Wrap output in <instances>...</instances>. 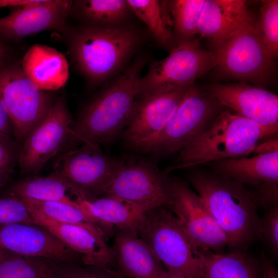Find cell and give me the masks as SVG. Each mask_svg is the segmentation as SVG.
Instances as JSON below:
<instances>
[{
  "mask_svg": "<svg viewBox=\"0 0 278 278\" xmlns=\"http://www.w3.org/2000/svg\"><path fill=\"white\" fill-rule=\"evenodd\" d=\"M118 162L104 153L99 145L84 143L61 155L51 174L65 182L76 199H90L101 195Z\"/></svg>",
  "mask_w": 278,
  "mask_h": 278,
  "instance_id": "8fae6325",
  "label": "cell"
},
{
  "mask_svg": "<svg viewBox=\"0 0 278 278\" xmlns=\"http://www.w3.org/2000/svg\"><path fill=\"white\" fill-rule=\"evenodd\" d=\"M12 172L0 171V190L9 181Z\"/></svg>",
  "mask_w": 278,
  "mask_h": 278,
  "instance_id": "60d3db41",
  "label": "cell"
},
{
  "mask_svg": "<svg viewBox=\"0 0 278 278\" xmlns=\"http://www.w3.org/2000/svg\"><path fill=\"white\" fill-rule=\"evenodd\" d=\"M269 254L276 257L278 254V207L268 208L259 223L257 232Z\"/></svg>",
  "mask_w": 278,
  "mask_h": 278,
  "instance_id": "836d02e7",
  "label": "cell"
},
{
  "mask_svg": "<svg viewBox=\"0 0 278 278\" xmlns=\"http://www.w3.org/2000/svg\"><path fill=\"white\" fill-rule=\"evenodd\" d=\"M205 2V0H176L170 2L175 29L183 41L190 40L198 33V23Z\"/></svg>",
  "mask_w": 278,
  "mask_h": 278,
  "instance_id": "f546056e",
  "label": "cell"
},
{
  "mask_svg": "<svg viewBox=\"0 0 278 278\" xmlns=\"http://www.w3.org/2000/svg\"><path fill=\"white\" fill-rule=\"evenodd\" d=\"M21 65L26 76L41 91L59 89L68 78V64L65 57L45 45L31 46L24 55Z\"/></svg>",
  "mask_w": 278,
  "mask_h": 278,
  "instance_id": "7402d4cb",
  "label": "cell"
},
{
  "mask_svg": "<svg viewBox=\"0 0 278 278\" xmlns=\"http://www.w3.org/2000/svg\"><path fill=\"white\" fill-rule=\"evenodd\" d=\"M0 248L27 256L82 263V256L44 228L14 223L0 225Z\"/></svg>",
  "mask_w": 278,
  "mask_h": 278,
  "instance_id": "2e32d148",
  "label": "cell"
},
{
  "mask_svg": "<svg viewBox=\"0 0 278 278\" xmlns=\"http://www.w3.org/2000/svg\"><path fill=\"white\" fill-rule=\"evenodd\" d=\"M277 132L278 127L263 126L224 110L207 130L178 153L177 163L165 173L249 154L260 141L275 137Z\"/></svg>",
  "mask_w": 278,
  "mask_h": 278,
  "instance_id": "7a4b0ae2",
  "label": "cell"
},
{
  "mask_svg": "<svg viewBox=\"0 0 278 278\" xmlns=\"http://www.w3.org/2000/svg\"><path fill=\"white\" fill-rule=\"evenodd\" d=\"M215 46V67L222 74L257 85L267 84L271 80L273 59L262 41L254 19Z\"/></svg>",
  "mask_w": 278,
  "mask_h": 278,
  "instance_id": "52a82bcc",
  "label": "cell"
},
{
  "mask_svg": "<svg viewBox=\"0 0 278 278\" xmlns=\"http://www.w3.org/2000/svg\"><path fill=\"white\" fill-rule=\"evenodd\" d=\"M135 232L168 271L201 278L199 251L166 207L144 212Z\"/></svg>",
  "mask_w": 278,
  "mask_h": 278,
  "instance_id": "277c9868",
  "label": "cell"
},
{
  "mask_svg": "<svg viewBox=\"0 0 278 278\" xmlns=\"http://www.w3.org/2000/svg\"><path fill=\"white\" fill-rule=\"evenodd\" d=\"M12 123L4 101L0 98V134L9 136V129Z\"/></svg>",
  "mask_w": 278,
  "mask_h": 278,
  "instance_id": "8d00e7d4",
  "label": "cell"
},
{
  "mask_svg": "<svg viewBox=\"0 0 278 278\" xmlns=\"http://www.w3.org/2000/svg\"><path fill=\"white\" fill-rule=\"evenodd\" d=\"M64 97L54 103L43 120L24 140L18 162L22 173H37L61 149L72 128Z\"/></svg>",
  "mask_w": 278,
  "mask_h": 278,
  "instance_id": "5bb4252c",
  "label": "cell"
},
{
  "mask_svg": "<svg viewBox=\"0 0 278 278\" xmlns=\"http://www.w3.org/2000/svg\"><path fill=\"white\" fill-rule=\"evenodd\" d=\"M5 251V250H4L3 249H2L1 248H0V252H3V251Z\"/></svg>",
  "mask_w": 278,
  "mask_h": 278,
  "instance_id": "f6af8a7d",
  "label": "cell"
},
{
  "mask_svg": "<svg viewBox=\"0 0 278 278\" xmlns=\"http://www.w3.org/2000/svg\"><path fill=\"white\" fill-rule=\"evenodd\" d=\"M50 267V266H49ZM43 278H62L55 272H54L50 267Z\"/></svg>",
  "mask_w": 278,
  "mask_h": 278,
  "instance_id": "7bdbcfd3",
  "label": "cell"
},
{
  "mask_svg": "<svg viewBox=\"0 0 278 278\" xmlns=\"http://www.w3.org/2000/svg\"><path fill=\"white\" fill-rule=\"evenodd\" d=\"M75 201L78 207L94 219L108 237L113 235L114 227L135 231L146 211L136 204L109 195Z\"/></svg>",
  "mask_w": 278,
  "mask_h": 278,
  "instance_id": "603a6c76",
  "label": "cell"
},
{
  "mask_svg": "<svg viewBox=\"0 0 278 278\" xmlns=\"http://www.w3.org/2000/svg\"><path fill=\"white\" fill-rule=\"evenodd\" d=\"M215 66L213 53L203 49L198 40L182 41L167 57L151 64L146 75L141 78L138 97L192 85L197 78Z\"/></svg>",
  "mask_w": 278,
  "mask_h": 278,
  "instance_id": "30bf717a",
  "label": "cell"
},
{
  "mask_svg": "<svg viewBox=\"0 0 278 278\" xmlns=\"http://www.w3.org/2000/svg\"><path fill=\"white\" fill-rule=\"evenodd\" d=\"M101 195L118 198L145 211L168 207L171 202L170 179L147 161L118 160Z\"/></svg>",
  "mask_w": 278,
  "mask_h": 278,
  "instance_id": "ba28073f",
  "label": "cell"
},
{
  "mask_svg": "<svg viewBox=\"0 0 278 278\" xmlns=\"http://www.w3.org/2000/svg\"><path fill=\"white\" fill-rule=\"evenodd\" d=\"M168 208L199 251L221 253L228 239L208 211L203 199L182 180L170 178Z\"/></svg>",
  "mask_w": 278,
  "mask_h": 278,
  "instance_id": "7c38bea8",
  "label": "cell"
},
{
  "mask_svg": "<svg viewBox=\"0 0 278 278\" xmlns=\"http://www.w3.org/2000/svg\"><path fill=\"white\" fill-rule=\"evenodd\" d=\"M130 7L148 27L155 40L163 46L173 43L172 35L164 20L161 6L155 0H128Z\"/></svg>",
  "mask_w": 278,
  "mask_h": 278,
  "instance_id": "f1b7e54d",
  "label": "cell"
},
{
  "mask_svg": "<svg viewBox=\"0 0 278 278\" xmlns=\"http://www.w3.org/2000/svg\"><path fill=\"white\" fill-rule=\"evenodd\" d=\"M275 151H278V139L277 138H270L263 143L258 144L253 151L256 154Z\"/></svg>",
  "mask_w": 278,
  "mask_h": 278,
  "instance_id": "74e56055",
  "label": "cell"
},
{
  "mask_svg": "<svg viewBox=\"0 0 278 278\" xmlns=\"http://www.w3.org/2000/svg\"><path fill=\"white\" fill-rule=\"evenodd\" d=\"M206 165L217 175L255 187V193L278 186V151L228 158Z\"/></svg>",
  "mask_w": 278,
  "mask_h": 278,
  "instance_id": "ffe728a7",
  "label": "cell"
},
{
  "mask_svg": "<svg viewBox=\"0 0 278 278\" xmlns=\"http://www.w3.org/2000/svg\"><path fill=\"white\" fill-rule=\"evenodd\" d=\"M75 9L85 19L103 24L120 21L130 7L127 1L86 0L76 2Z\"/></svg>",
  "mask_w": 278,
  "mask_h": 278,
  "instance_id": "83f0119b",
  "label": "cell"
},
{
  "mask_svg": "<svg viewBox=\"0 0 278 278\" xmlns=\"http://www.w3.org/2000/svg\"><path fill=\"white\" fill-rule=\"evenodd\" d=\"M35 1L36 0H0V8L21 7L31 4Z\"/></svg>",
  "mask_w": 278,
  "mask_h": 278,
  "instance_id": "f35d334b",
  "label": "cell"
},
{
  "mask_svg": "<svg viewBox=\"0 0 278 278\" xmlns=\"http://www.w3.org/2000/svg\"><path fill=\"white\" fill-rule=\"evenodd\" d=\"M254 19L245 1L205 0L198 23V33L217 45Z\"/></svg>",
  "mask_w": 278,
  "mask_h": 278,
  "instance_id": "44dd1931",
  "label": "cell"
},
{
  "mask_svg": "<svg viewBox=\"0 0 278 278\" xmlns=\"http://www.w3.org/2000/svg\"><path fill=\"white\" fill-rule=\"evenodd\" d=\"M19 151L9 135L0 134V171L12 172Z\"/></svg>",
  "mask_w": 278,
  "mask_h": 278,
  "instance_id": "e575fe53",
  "label": "cell"
},
{
  "mask_svg": "<svg viewBox=\"0 0 278 278\" xmlns=\"http://www.w3.org/2000/svg\"><path fill=\"white\" fill-rule=\"evenodd\" d=\"M223 107L208 92L193 84L164 129L138 151L158 157L179 153L211 127Z\"/></svg>",
  "mask_w": 278,
  "mask_h": 278,
  "instance_id": "8992f818",
  "label": "cell"
},
{
  "mask_svg": "<svg viewBox=\"0 0 278 278\" xmlns=\"http://www.w3.org/2000/svg\"><path fill=\"white\" fill-rule=\"evenodd\" d=\"M0 98L8 110L16 137L24 141L45 118L53 103L24 73L21 63L0 67Z\"/></svg>",
  "mask_w": 278,
  "mask_h": 278,
  "instance_id": "9c48e42d",
  "label": "cell"
},
{
  "mask_svg": "<svg viewBox=\"0 0 278 278\" xmlns=\"http://www.w3.org/2000/svg\"><path fill=\"white\" fill-rule=\"evenodd\" d=\"M72 4L66 0H36L14 7L7 15L0 18V39L18 41L42 31H65Z\"/></svg>",
  "mask_w": 278,
  "mask_h": 278,
  "instance_id": "9a60e30c",
  "label": "cell"
},
{
  "mask_svg": "<svg viewBox=\"0 0 278 278\" xmlns=\"http://www.w3.org/2000/svg\"><path fill=\"white\" fill-rule=\"evenodd\" d=\"M206 91L224 107L263 126L278 127V97L244 83L214 84Z\"/></svg>",
  "mask_w": 278,
  "mask_h": 278,
  "instance_id": "e0dca14e",
  "label": "cell"
},
{
  "mask_svg": "<svg viewBox=\"0 0 278 278\" xmlns=\"http://www.w3.org/2000/svg\"><path fill=\"white\" fill-rule=\"evenodd\" d=\"M255 25L269 55L276 58L278 53V1H262L260 15Z\"/></svg>",
  "mask_w": 278,
  "mask_h": 278,
  "instance_id": "4dcf8cb0",
  "label": "cell"
},
{
  "mask_svg": "<svg viewBox=\"0 0 278 278\" xmlns=\"http://www.w3.org/2000/svg\"><path fill=\"white\" fill-rule=\"evenodd\" d=\"M138 39L137 32L129 27H83L72 42L76 66L89 79L99 81L120 68Z\"/></svg>",
  "mask_w": 278,
  "mask_h": 278,
  "instance_id": "5b68a950",
  "label": "cell"
},
{
  "mask_svg": "<svg viewBox=\"0 0 278 278\" xmlns=\"http://www.w3.org/2000/svg\"><path fill=\"white\" fill-rule=\"evenodd\" d=\"M68 186L59 178L50 174L19 181L9 188L7 196L42 201H56L77 206L78 203L67 195ZM71 193V192H70Z\"/></svg>",
  "mask_w": 278,
  "mask_h": 278,
  "instance_id": "d4e9b609",
  "label": "cell"
},
{
  "mask_svg": "<svg viewBox=\"0 0 278 278\" xmlns=\"http://www.w3.org/2000/svg\"><path fill=\"white\" fill-rule=\"evenodd\" d=\"M20 199L58 222L83 228L106 240L108 238L96 222L78 206L56 201Z\"/></svg>",
  "mask_w": 278,
  "mask_h": 278,
  "instance_id": "484cf974",
  "label": "cell"
},
{
  "mask_svg": "<svg viewBox=\"0 0 278 278\" xmlns=\"http://www.w3.org/2000/svg\"><path fill=\"white\" fill-rule=\"evenodd\" d=\"M257 252L260 256L262 278H278L276 268L266 252L263 248H259Z\"/></svg>",
  "mask_w": 278,
  "mask_h": 278,
  "instance_id": "d590c367",
  "label": "cell"
},
{
  "mask_svg": "<svg viewBox=\"0 0 278 278\" xmlns=\"http://www.w3.org/2000/svg\"><path fill=\"white\" fill-rule=\"evenodd\" d=\"M192 85L152 92L138 97L124 131V138L127 144L138 151L160 133L176 113Z\"/></svg>",
  "mask_w": 278,
  "mask_h": 278,
  "instance_id": "4fadbf2b",
  "label": "cell"
},
{
  "mask_svg": "<svg viewBox=\"0 0 278 278\" xmlns=\"http://www.w3.org/2000/svg\"><path fill=\"white\" fill-rule=\"evenodd\" d=\"M14 223L36 225L24 202L12 196L0 198V225Z\"/></svg>",
  "mask_w": 278,
  "mask_h": 278,
  "instance_id": "d6a6232c",
  "label": "cell"
},
{
  "mask_svg": "<svg viewBox=\"0 0 278 278\" xmlns=\"http://www.w3.org/2000/svg\"><path fill=\"white\" fill-rule=\"evenodd\" d=\"M144 60L135 61L82 110L71 135L84 143L106 144L124 130L139 95Z\"/></svg>",
  "mask_w": 278,
  "mask_h": 278,
  "instance_id": "3957f363",
  "label": "cell"
},
{
  "mask_svg": "<svg viewBox=\"0 0 278 278\" xmlns=\"http://www.w3.org/2000/svg\"><path fill=\"white\" fill-rule=\"evenodd\" d=\"M162 278H187V277L183 276V275L181 274H179L175 272L168 271L165 269L162 274Z\"/></svg>",
  "mask_w": 278,
  "mask_h": 278,
  "instance_id": "b9f144b4",
  "label": "cell"
},
{
  "mask_svg": "<svg viewBox=\"0 0 278 278\" xmlns=\"http://www.w3.org/2000/svg\"><path fill=\"white\" fill-rule=\"evenodd\" d=\"M188 179L226 234L230 246L242 247L257 236L260 218L253 191L234 180L196 168Z\"/></svg>",
  "mask_w": 278,
  "mask_h": 278,
  "instance_id": "6da1fadb",
  "label": "cell"
},
{
  "mask_svg": "<svg viewBox=\"0 0 278 278\" xmlns=\"http://www.w3.org/2000/svg\"><path fill=\"white\" fill-rule=\"evenodd\" d=\"M113 250L119 278H162L165 269L135 231L114 227Z\"/></svg>",
  "mask_w": 278,
  "mask_h": 278,
  "instance_id": "d6986e66",
  "label": "cell"
},
{
  "mask_svg": "<svg viewBox=\"0 0 278 278\" xmlns=\"http://www.w3.org/2000/svg\"><path fill=\"white\" fill-rule=\"evenodd\" d=\"M6 251H7L5 250V251H3V252H0V256H1L2 254H3L5 252H6Z\"/></svg>",
  "mask_w": 278,
  "mask_h": 278,
  "instance_id": "ee69618b",
  "label": "cell"
},
{
  "mask_svg": "<svg viewBox=\"0 0 278 278\" xmlns=\"http://www.w3.org/2000/svg\"><path fill=\"white\" fill-rule=\"evenodd\" d=\"M51 270L62 278H117L103 268L79 263L47 259Z\"/></svg>",
  "mask_w": 278,
  "mask_h": 278,
  "instance_id": "1f68e13d",
  "label": "cell"
},
{
  "mask_svg": "<svg viewBox=\"0 0 278 278\" xmlns=\"http://www.w3.org/2000/svg\"><path fill=\"white\" fill-rule=\"evenodd\" d=\"M9 51L6 45L0 40V67L6 64Z\"/></svg>",
  "mask_w": 278,
  "mask_h": 278,
  "instance_id": "ab89813d",
  "label": "cell"
},
{
  "mask_svg": "<svg viewBox=\"0 0 278 278\" xmlns=\"http://www.w3.org/2000/svg\"><path fill=\"white\" fill-rule=\"evenodd\" d=\"M50 268L47 259L7 251L0 256V278H43Z\"/></svg>",
  "mask_w": 278,
  "mask_h": 278,
  "instance_id": "4316f807",
  "label": "cell"
},
{
  "mask_svg": "<svg viewBox=\"0 0 278 278\" xmlns=\"http://www.w3.org/2000/svg\"><path fill=\"white\" fill-rule=\"evenodd\" d=\"M26 204L36 225L44 228L80 254L84 265L103 268L117 276L114 252L107 245L106 239L83 228L58 222Z\"/></svg>",
  "mask_w": 278,
  "mask_h": 278,
  "instance_id": "ac0fdd59",
  "label": "cell"
},
{
  "mask_svg": "<svg viewBox=\"0 0 278 278\" xmlns=\"http://www.w3.org/2000/svg\"><path fill=\"white\" fill-rule=\"evenodd\" d=\"M199 256L201 278H262L261 270L245 253L205 250L199 251Z\"/></svg>",
  "mask_w": 278,
  "mask_h": 278,
  "instance_id": "cb8c5ba5",
  "label": "cell"
}]
</instances>
